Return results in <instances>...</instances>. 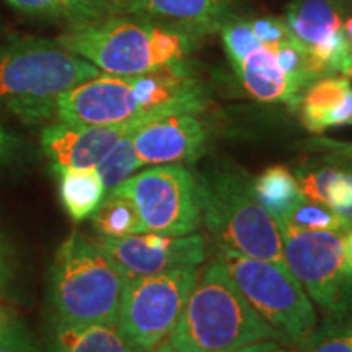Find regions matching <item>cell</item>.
Listing matches in <instances>:
<instances>
[{"instance_id":"cell-9","label":"cell","mask_w":352,"mask_h":352,"mask_svg":"<svg viewBox=\"0 0 352 352\" xmlns=\"http://www.w3.org/2000/svg\"><path fill=\"white\" fill-rule=\"evenodd\" d=\"M197 277V266H179L126 279L118 328L135 346L153 351L173 331Z\"/></svg>"},{"instance_id":"cell-4","label":"cell","mask_w":352,"mask_h":352,"mask_svg":"<svg viewBox=\"0 0 352 352\" xmlns=\"http://www.w3.org/2000/svg\"><path fill=\"white\" fill-rule=\"evenodd\" d=\"M195 38L155 21L108 15L72 23L57 43L111 76H139L183 63Z\"/></svg>"},{"instance_id":"cell-20","label":"cell","mask_w":352,"mask_h":352,"mask_svg":"<svg viewBox=\"0 0 352 352\" xmlns=\"http://www.w3.org/2000/svg\"><path fill=\"white\" fill-rule=\"evenodd\" d=\"M59 178L60 199L67 214L76 222L94 215L103 202V179L95 168H52Z\"/></svg>"},{"instance_id":"cell-13","label":"cell","mask_w":352,"mask_h":352,"mask_svg":"<svg viewBox=\"0 0 352 352\" xmlns=\"http://www.w3.org/2000/svg\"><path fill=\"white\" fill-rule=\"evenodd\" d=\"M132 140L142 165L196 162L206 151L208 131L196 113H175L139 127Z\"/></svg>"},{"instance_id":"cell-29","label":"cell","mask_w":352,"mask_h":352,"mask_svg":"<svg viewBox=\"0 0 352 352\" xmlns=\"http://www.w3.org/2000/svg\"><path fill=\"white\" fill-rule=\"evenodd\" d=\"M252 28L263 44L284 41V39H289L292 36L289 32L287 25H285V21H280V20L261 19V20L252 21Z\"/></svg>"},{"instance_id":"cell-33","label":"cell","mask_w":352,"mask_h":352,"mask_svg":"<svg viewBox=\"0 0 352 352\" xmlns=\"http://www.w3.org/2000/svg\"><path fill=\"white\" fill-rule=\"evenodd\" d=\"M276 341H259L253 344H246L241 347H233V349H222V351H209V352H271L276 349Z\"/></svg>"},{"instance_id":"cell-18","label":"cell","mask_w":352,"mask_h":352,"mask_svg":"<svg viewBox=\"0 0 352 352\" xmlns=\"http://www.w3.org/2000/svg\"><path fill=\"white\" fill-rule=\"evenodd\" d=\"M285 25L305 50L316 46L342 32V0H294Z\"/></svg>"},{"instance_id":"cell-19","label":"cell","mask_w":352,"mask_h":352,"mask_svg":"<svg viewBox=\"0 0 352 352\" xmlns=\"http://www.w3.org/2000/svg\"><path fill=\"white\" fill-rule=\"evenodd\" d=\"M296 179L303 197L318 202L352 222V170L323 164L297 170Z\"/></svg>"},{"instance_id":"cell-6","label":"cell","mask_w":352,"mask_h":352,"mask_svg":"<svg viewBox=\"0 0 352 352\" xmlns=\"http://www.w3.org/2000/svg\"><path fill=\"white\" fill-rule=\"evenodd\" d=\"M126 276L94 240L72 233L56 252L50 274L52 318L118 324Z\"/></svg>"},{"instance_id":"cell-21","label":"cell","mask_w":352,"mask_h":352,"mask_svg":"<svg viewBox=\"0 0 352 352\" xmlns=\"http://www.w3.org/2000/svg\"><path fill=\"white\" fill-rule=\"evenodd\" d=\"M253 191L261 208L276 223L283 222L303 197L296 176L283 165L264 170L253 182Z\"/></svg>"},{"instance_id":"cell-23","label":"cell","mask_w":352,"mask_h":352,"mask_svg":"<svg viewBox=\"0 0 352 352\" xmlns=\"http://www.w3.org/2000/svg\"><path fill=\"white\" fill-rule=\"evenodd\" d=\"M94 227L101 236H126L140 233V219L129 197L108 195L94 212Z\"/></svg>"},{"instance_id":"cell-27","label":"cell","mask_w":352,"mask_h":352,"mask_svg":"<svg viewBox=\"0 0 352 352\" xmlns=\"http://www.w3.org/2000/svg\"><path fill=\"white\" fill-rule=\"evenodd\" d=\"M0 352H41L36 340L20 320L10 318L0 334Z\"/></svg>"},{"instance_id":"cell-32","label":"cell","mask_w":352,"mask_h":352,"mask_svg":"<svg viewBox=\"0 0 352 352\" xmlns=\"http://www.w3.org/2000/svg\"><path fill=\"white\" fill-rule=\"evenodd\" d=\"M316 147L324 148V151H329L336 153V155L351 158L352 160V144L349 142H338V140L321 139V140H316Z\"/></svg>"},{"instance_id":"cell-34","label":"cell","mask_w":352,"mask_h":352,"mask_svg":"<svg viewBox=\"0 0 352 352\" xmlns=\"http://www.w3.org/2000/svg\"><path fill=\"white\" fill-rule=\"evenodd\" d=\"M344 256L347 267L352 272V228L344 233Z\"/></svg>"},{"instance_id":"cell-10","label":"cell","mask_w":352,"mask_h":352,"mask_svg":"<svg viewBox=\"0 0 352 352\" xmlns=\"http://www.w3.org/2000/svg\"><path fill=\"white\" fill-rule=\"evenodd\" d=\"M109 195L134 202L140 233L183 236L195 232L201 222L196 178L182 165H160L132 175Z\"/></svg>"},{"instance_id":"cell-26","label":"cell","mask_w":352,"mask_h":352,"mask_svg":"<svg viewBox=\"0 0 352 352\" xmlns=\"http://www.w3.org/2000/svg\"><path fill=\"white\" fill-rule=\"evenodd\" d=\"M222 39L233 69L239 67L246 56L263 46L253 32L252 21H228L222 26Z\"/></svg>"},{"instance_id":"cell-14","label":"cell","mask_w":352,"mask_h":352,"mask_svg":"<svg viewBox=\"0 0 352 352\" xmlns=\"http://www.w3.org/2000/svg\"><path fill=\"white\" fill-rule=\"evenodd\" d=\"M114 15L139 16L197 38L230 21L232 0H122Z\"/></svg>"},{"instance_id":"cell-17","label":"cell","mask_w":352,"mask_h":352,"mask_svg":"<svg viewBox=\"0 0 352 352\" xmlns=\"http://www.w3.org/2000/svg\"><path fill=\"white\" fill-rule=\"evenodd\" d=\"M246 90L261 101H285L296 104L302 100L303 87L280 67L274 51L263 44L235 69Z\"/></svg>"},{"instance_id":"cell-8","label":"cell","mask_w":352,"mask_h":352,"mask_svg":"<svg viewBox=\"0 0 352 352\" xmlns=\"http://www.w3.org/2000/svg\"><path fill=\"white\" fill-rule=\"evenodd\" d=\"M284 259L316 305L333 320L352 315V272L346 264V232H314L279 226Z\"/></svg>"},{"instance_id":"cell-7","label":"cell","mask_w":352,"mask_h":352,"mask_svg":"<svg viewBox=\"0 0 352 352\" xmlns=\"http://www.w3.org/2000/svg\"><path fill=\"white\" fill-rule=\"evenodd\" d=\"M217 258L250 305L285 341L303 342L314 334L315 308L287 264L245 256L223 245Z\"/></svg>"},{"instance_id":"cell-39","label":"cell","mask_w":352,"mask_h":352,"mask_svg":"<svg viewBox=\"0 0 352 352\" xmlns=\"http://www.w3.org/2000/svg\"><path fill=\"white\" fill-rule=\"evenodd\" d=\"M342 77H346V78H352V44H351V50H349V64H347V69H346V72H344V76Z\"/></svg>"},{"instance_id":"cell-35","label":"cell","mask_w":352,"mask_h":352,"mask_svg":"<svg viewBox=\"0 0 352 352\" xmlns=\"http://www.w3.org/2000/svg\"><path fill=\"white\" fill-rule=\"evenodd\" d=\"M12 316L13 315L7 310V308H0V334H2L3 329H6L7 323H8V321H10Z\"/></svg>"},{"instance_id":"cell-11","label":"cell","mask_w":352,"mask_h":352,"mask_svg":"<svg viewBox=\"0 0 352 352\" xmlns=\"http://www.w3.org/2000/svg\"><path fill=\"white\" fill-rule=\"evenodd\" d=\"M94 241L116 263L126 279L158 274L179 266H197L206 259L204 239L197 233L170 236L145 232L116 239L98 235Z\"/></svg>"},{"instance_id":"cell-24","label":"cell","mask_w":352,"mask_h":352,"mask_svg":"<svg viewBox=\"0 0 352 352\" xmlns=\"http://www.w3.org/2000/svg\"><path fill=\"white\" fill-rule=\"evenodd\" d=\"M279 226H287L297 228V230L347 232L352 228V222L327 208V206L302 197L296 208L292 209V212L283 222L277 223V227Z\"/></svg>"},{"instance_id":"cell-2","label":"cell","mask_w":352,"mask_h":352,"mask_svg":"<svg viewBox=\"0 0 352 352\" xmlns=\"http://www.w3.org/2000/svg\"><path fill=\"white\" fill-rule=\"evenodd\" d=\"M100 74L57 41L10 39L0 44V114L25 124L50 120L60 95Z\"/></svg>"},{"instance_id":"cell-3","label":"cell","mask_w":352,"mask_h":352,"mask_svg":"<svg viewBox=\"0 0 352 352\" xmlns=\"http://www.w3.org/2000/svg\"><path fill=\"white\" fill-rule=\"evenodd\" d=\"M285 341L250 305L219 258L201 272L168 342L178 352H209Z\"/></svg>"},{"instance_id":"cell-38","label":"cell","mask_w":352,"mask_h":352,"mask_svg":"<svg viewBox=\"0 0 352 352\" xmlns=\"http://www.w3.org/2000/svg\"><path fill=\"white\" fill-rule=\"evenodd\" d=\"M101 3H104L109 8V12H111V15H114V7L118 6V3L122 2V0H100Z\"/></svg>"},{"instance_id":"cell-12","label":"cell","mask_w":352,"mask_h":352,"mask_svg":"<svg viewBox=\"0 0 352 352\" xmlns=\"http://www.w3.org/2000/svg\"><path fill=\"white\" fill-rule=\"evenodd\" d=\"M142 126L135 121L121 124L59 121L41 131V148L52 168H96L124 135Z\"/></svg>"},{"instance_id":"cell-36","label":"cell","mask_w":352,"mask_h":352,"mask_svg":"<svg viewBox=\"0 0 352 352\" xmlns=\"http://www.w3.org/2000/svg\"><path fill=\"white\" fill-rule=\"evenodd\" d=\"M342 32H344L347 41L352 44V16H349V19L344 20V25H342Z\"/></svg>"},{"instance_id":"cell-16","label":"cell","mask_w":352,"mask_h":352,"mask_svg":"<svg viewBox=\"0 0 352 352\" xmlns=\"http://www.w3.org/2000/svg\"><path fill=\"white\" fill-rule=\"evenodd\" d=\"M302 121L308 131L323 132L352 124V85L346 77H321L302 96Z\"/></svg>"},{"instance_id":"cell-5","label":"cell","mask_w":352,"mask_h":352,"mask_svg":"<svg viewBox=\"0 0 352 352\" xmlns=\"http://www.w3.org/2000/svg\"><path fill=\"white\" fill-rule=\"evenodd\" d=\"M195 178L201 222L219 245L245 256L285 264L283 233L256 201L245 171L217 165L201 170Z\"/></svg>"},{"instance_id":"cell-30","label":"cell","mask_w":352,"mask_h":352,"mask_svg":"<svg viewBox=\"0 0 352 352\" xmlns=\"http://www.w3.org/2000/svg\"><path fill=\"white\" fill-rule=\"evenodd\" d=\"M21 147H23V140L0 124V165L12 162L20 153Z\"/></svg>"},{"instance_id":"cell-25","label":"cell","mask_w":352,"mask_h":352,"mask_svg":"<svg viewBox=\"0 0 352 352\" xmlns=\"http://www.w3.org/2000/svg\"><path fill=\"white\" fill-rule=\"evenodd\" d=\"M134 132L124 135V138L107 153V157L96 165L95 170L98 171L101 179H103L107 191H113L114 188H118L121 183H124L127 178H131L132 173H135L140 166H144L138 152H135L134 140H132V134H134Z\"/></svg>"},{"instance_id":"cell-15","label":"cell","mask_w":352,"mask_h":352,"mask_svg":"<svg viewBox=\"0 0 352 352\" xmlns=\"http://www.w3.org/2000/svg\"><path fill=\"white\" fill-rule=\"evenodd\" d=\"M46 352H147L131 342L118 324L50 320Z\"/></svg>"},{"instance_id":"cell-31","label":"cell","mask_w":352,"mask_h":352,"mask_svg":"<svg viewBox=\"0 0 352 352\" xmlns=\"http://www.w3.org/2000/svg\"><path fill=\"white\" fill-rule=\"evenodd\" d=\"M314 352H352V333L328 338Z\"/></svg>"},{"instance_id":"cell-1","label":"cell","mask_w":352,"mask_h":352,"mask_svg":"<svg viewBox=\"0 0 352 352\" xmlns=\"http://www.w3.org/2000/svg\"><path fill=\"white\" fill-rule=\"evenodd\" d=\"M201 108L199 82L178 63L139 76L101 72L60 95L56 116L80 124H147L168 114L197 113Z\"/></svg>"},{"instance_id":"cell-40","label":"cell","mask_w":352,"mask_h":352,"mask_svg":"<svg viewBox=\"0 0 352 352\" xmlns=\"http://www.w3.org/2000/svg\"><path fill=\"white\" fill-rule=\"evenodd\" d=\"M271 352H287V351H284V349H279V347H276V349H272Z\"/></svg>"},{"instance_id":"cell-37","label":"cell","mask_w":352,"mask_h":352,"mask_svg":"<svg viewBox=\"0 0 352 352\" xmlns=\"http://www.w3.org/2000/svg\"><path fill=\"white\" fill-rule=\"evenodd\" d=\"M153 352H178V351H176L168 341H162L160 344H158L155 349H153Z\"/></svg>"},{"instance_id":"cell-28","label":"cell","mask_w":352,"mask_h":352,"mask_svg":"<svg viewBox=\"0 0 352 352\" xmlns=\"http://www.w3.org/2000/svg\"><path fill=\"white\" fill-rule=\"evenodd\" d=\"M16 277L15 250L6 235L0 232V300L7 296Z\"/></svg>"},{"instance_id":"cell-22","label":"cell","mask_w":352,"mask_h":352,"mask_svg":"<svg viewBox=\"0 0 352 352\" xmlns=\"http://www.w3.org/2000/svg\"><path fill=\"white\" fill-rule=\"evenodd\" d=\"M16 10L28 16L65 20L69 25L82 23L111 15L100 0H7Z\"/></svg>"}]
</instances>
